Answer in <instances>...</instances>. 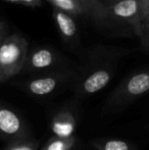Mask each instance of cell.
<instances>
[{
	"instance_id": "obj_1",
	"label": "cell",
	"mask_w": 149,
	"mask_h": 150,
	"mask_svg": "<svg viewBox=\"0 0 149 150\" xmlns=\"http://www.w3.org/2000/svg\"><path fill=\"white\" fill-rule=\"evenodd\" d=\"M129 52L125 48L105 44L84 48L77 65L78 80L73 99L80 102L104 89L112 80L119 61Z\"/></svg>"
},
{
	"instance_id": "obj_2",
	"label": "cell",
	"mask_w": 149,
	"mask_h": 150,
	"mask_svg": "<svg viewBox=\"0 0 149 150\" xmlns=\"http://www.w3.org/2000/svg\"><path fill=\"white\" fill-rule=\"evenodd\" d=\"M147 94H149V67L136 69L126 76L108 95L102 113H117Z\"/></svg>"
},
{
	"instance_id": "obj_3",
	"label": "cell",
	"mask_w": 149,
	"mask_h": 150,
	"mask_svg": "<svg viewBox=\"0 0 149 150\" xmlns=\"http://www.w3.org/2000/svg\"><path fill=\"white\" fill-rule=\"evenodd\" d=\"M78 80L77 67L64 71L33 75V77L18 84L27 94L36 98H49L66 90H73Z\"/></svg>"
},
{
	"instance_id": "obj_4",
	"label": "cell",
	"mask_w": 149,
	"mask_h": 150,
	"mask_svg": "<svg viewBox=\"0 0 149 150\" xmlns=\"http://www.w3.org/2000/svg\"><path fill=\"white\" fill-rule=\"evenodd\" d=\"M77 65L53 46L39 45L33 47L32 49L29 48L22 73L38 75L49 71L76 69Z\"/></svg>"
},
{
	"instance_id": "obj_5",
	"label": "cell",
	"mask_w": 149,
	"mask_h": 150,
	"mask_svg": "<svg viewBox=\"0 0 149 150\" xmlns=\"http://www.w3.org/2000/svg\"><path fill=\"white\" fill-rule=\"evenodd\" d=\"M29 51L27 39L18 33L9 34L0 45V71L2 82L22 73Z\"/></svg>"
},
{
	"instance_id": "obj_6",
	"label": "cell",
	"mask_w": 149,
	"mask_h": 150,
	"mask_svg": "<svg viewBox=\"0 0 149 150\" xmlns=\"http://www.w3.org/2000/svg\"><path fill=\"white\" fill-rule=\"evenodd\" d=\"M141 27V11L137 0H125L106 6V16L102 28L131 30L139 36Z\"/></svg>"
},
{
	"instance_id": "obj_7",
	"label": "cell",
	"mask_w": 149,
	"mask_h": 150,
	"mask_svg": "<svg viewBox=\"0 0 149 150\" xmlns=\"http://www.w3.org/2000/svg\"><path fill=\"white\" fill-rule=\"evenodd\" d=\"M77 101L73 99L57 106L52 112L49 120V128L52 136L68 138L75 136L79 122V107Z\"/></svg>"
},
{
	"instance_id": "obj_8",
	"label": "cell",
	"mask_w": 149,
	"mask_h": 150,
	"mask_svg": "<svg viewBox=\"0 0 149 150\" xmlns=\"http://www.w3.org/2000/svg\"><path fill=\"white\" fill-rule=\"evenodd\" d=\"M52 18L62 43L71 52L80 56L84 50L77 18L66 12L52 8Z\"/></svg>"
},
{
	"instance_id": "obj_9",
	"label": "cell",
	"mask_w": 149,
	"mask_h": 150,
	"mask_svg": "<svg viewBox=\"0 0 149 150\" xmlns=\"http://www.w3.org/2000/svg\"><path fill=\"white\" fill-rule=\"evenodd\" d=\"M0 138L12 142L32 138L30 129L25 120L10 107L0 102Z\"/></svg>"
},
{
	"instance_id": "obj_10",
	"label": "cell",
	"mask_w": 149,
	"mask_h": 150,
	"mask_svg": "<svg viewBox=\"0 0 149 150\" xmlns=\"http://www.w3.org/2000/svg\"><path fill=\"white\" fill-rule=\"evenodd\" d=\"M91 150H140L134 143L117 138H95L88 142Z\"/></svg>"
},
{
	"instance_id": "obj_11",
	"label": "cell",
	"mask_w": 149,
	"mask_h": 150,
	"mask_svg": "<svg viewBox=\"0 0 149 150\" xmlns=\"http://www.w3.org/2000/svg\"><path fill=\"white\" fill-rule=\"evenodd\" d=\"M85 10L88 20L102 28L106 16V7L100 0H76Z\"/></svg>"
},
{
	"instance_id": "obj_12",
	"label": "cell",
	"mask_w": 149,
	"mask_h": 150,
	"mask_svg": "<svg viewBox=\"0 0 149 150\" xmlns=\"http://www.w3.org/2000/svg\"><path fill=\"white\" fill-rule=\"evenodd\" d=\"M80 139L77 136L62 138L51 136L40 150H78L80 148Z\"/></svg>"
},
{
	"instance_id": "obj_13",
	"label": "cell",
	"mask_w": 149,
	"mask_h": 150,
	"mask_svg": "<svg viewBox=\"0 0 149 150\" xmlns=\"http://www.w3.org/2000/svg\"><path fill=\"white\" fill-rule=\"evenodd\" d=\"M49 3L54 9L66 12L76 18H85L88 20L85 10L81 7L76 0H43Z\"/></svg>"
},
{
	"instance_id": "obj_14",
	"label": "cell",
	"mask_w": 149,
	"mask_h": 150,
	"mask_svg": "<svg viewBox=\"0 0 149 150\" xmlns=\"http://www.w3.org/2000/svg\"><path fill=\"white\" fill-rule=\"evenodd\" d=\"M4 150H40V143L33 138L20 139L8 142Z\"/></svg>"
},
{
	"instance_id": "obj_15",
	"label": "cell",
	"mask_w": 149,
	"mask_h": 150,
	"mask_svg": "<svg viewBox=\"0 0 149 150\" xmlns=\"http://www.w3.org/2000/svg\"><path fill=\"white\" fill-rule=\"evenodd\" d=\"M140 45L145 52L149 53V23H142L141 30L139 33Z\"/></svg>"
},
{
	"instance_id": "obj_16",
	"label": "cell",
	"mask_w": 149,
	"mask_h": 150,
	"mask_svg": "<svg viewBox=\"0 0 149 150\" xmlns=\"http://www.w3.org/2000/svg\"><path fill=\"white\" fill-rule=\"evenodd\" d=\"M4 2L7 3H12V4H18V5L27 6V7H41L43 5V0H2Z\"/></svg>"
},
{
	"instance_id": "obj_17",
	"label": "cell",
	"mask_w": 149,
	"mask_h": 150,
	"mask_svg": "<svg viewBox=\"0 0 149 150\" xmlns=\"http://www.w3.org/2000/svg\"><path fill=\"white\" fill-rule=\"evenodd\" d=\"M140 6V11H141V18L142 23L144 22L145 18L147 16L149 11V0H137Z\"/></svg>"
},
{
	"instance_id": "obj_18",
	"label": "cell",
	"mask_w": 149,
	"mask_h": 150,
	"mask_svg": "<svg viewBox=\"0 0 149 150\" xmlns=\"http://www.w3.org/2000/svg\"><path fill=\"white\" fill-rule=\"evenodd\" d=\"M8 35H9V28H8L7 24L4 21L0 20V45Z\"/></svg>"
},
{
	"instance_id": "obj_19",
	"label": "cell",
	"mask_w": 149,
	"mask_h": 150,
	"mask_svg": "<svg viewBox=\"0 0 149 150\" xmlns=\"http://www.w3.org/2000/svg\"><path fill=\"white\" fill-rule=\"evenodd\" d=\"M102 2L104 6H109L112 4H114V3H117V2H121V1H125V0H100Z\"/></svg>"
},
{
	"instance_id": "obj_20",
	"label": "cell",
	"mask_w": 149,
	"mask_h": 150,
	"mask_svg": "<svg viewBox=\"0 0 149 150\" xmlns=\"http://www.w3.org/2000/svg\"><path fill=\"white\" fill-rule=\"evenodd\" d=\"M143 23H149V11H148L147 16L145 18V20H144V22H143Z\"/></svg>"
},
{
	"instance_id": "obj_21",
	"label": "cell",
	"mask_w": 149,
	"mask_h": 150,
	"mask_svg": "<svg viewBox=\"0 0 149 150\" xmlns=\"http://www.w3.org/2000/svg\"><path fill=\"white\" fill-rule=\"evenodd\" d=\"M0 83H3V82H2V77H1V71H0Z\"/></svg>"
}]
</instances>
